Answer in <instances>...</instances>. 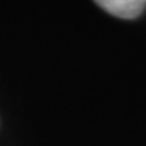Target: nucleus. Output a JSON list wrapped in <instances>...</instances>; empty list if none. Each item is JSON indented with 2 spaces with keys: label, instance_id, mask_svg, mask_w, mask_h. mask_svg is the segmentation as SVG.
<instances>
[{
  "label": "nucleus",
  "instance_id": "f257e3e1",
  "mask_svg": "<svg viewBox=\"0 0 146 146\" xmlns=\"http://www.w3.org/2000/svg\"><path fill=\"white\" fill-rule=\"evenodd\" d=\"M94 2L107 13L123 20H133L140 16L146 8V0H94Z\"/></svg>",
  "mask_w": 146,
  "mask_h": 146
}]
</instances>
